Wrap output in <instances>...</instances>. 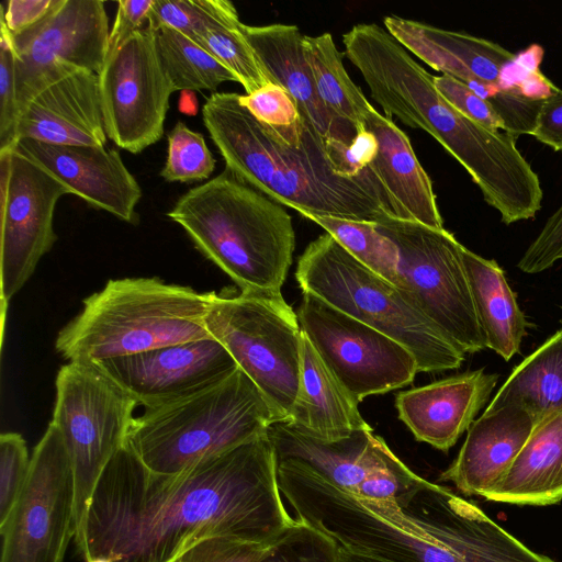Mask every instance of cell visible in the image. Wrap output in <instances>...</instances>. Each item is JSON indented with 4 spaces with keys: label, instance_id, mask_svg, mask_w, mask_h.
<instances>
[{
    "label": "cell",
    "instance_id": "1",
    "mask_svg": "<svg viewBox=\"0 0 562 562\" xmlns=\"http://www.w3.org/2000/svg\"><path fill=\"white\" fill-rule=\"evenodd\" d=\"M267 432L173 475L149 471L125 445L105 467L87 516L86 562H172L229 537L270 543L296 519L278 484Z\"/></svg>",
    "mask_w": 562,
    "mask_h": 562
},
{
    "label": "cell",
    "instance_id": "2",
    "mask_svg": "<svg viewBox=\"0 0 562 562\" xmlns=\"http://www.w3.org/2000/svg\"><path fill=\"white\" fill-rule=\"evenodd\" d=\"M239 95L215 92L202 109L204 125L226 169L237 178L305 217L374 224L394 217L386 192L370 166L356 176L340 173L312 125L300 148L280 143L240 103Z\"/></svg>",
    "mask_w": 562,
    "mask_h": 562
},
{
    "label": "cell",
    "instance_id": "3",
    "mask_svg": "<svg viewBox=\"0 0 562 562\" xmlns=\"http://www.w3.org/2000/svg\"><path fill=\"white\" fill-rule=\"evenodd\" d=\"M168 217L240 291L281 293L295 249L281 204L225 169L181 195Z\"/></svg>",
    "mask_w": 562,
    "mask_h": 562
},
{
    "label": "cell",
    "instance_id": "4",
    "mask_svg": "<svg viewBox=\"0 0 562 562\" xmlns=\"http://www.w3.org/2000/svg\"><path fill=\"white\" fill-rule=\"evenodd\" d=\"M213 293L158 278L109 280L82 301L55 349L69 362L94 363L212 337L205 317Z\"/></svg>",
    "mask_w": 562,
    "mask_h": 562
},
{
    "label": "cell",
    "instance_id": "5",
    "mask_svg": "<svg viewBox=\"0 0 562 562\" xmlns=\"http://www.w3.org/2000/svg\"><path fill=\"white\" fill-rule=\"evenodd\" d=\"M278 418L241 369L193 396L135 417L125 445L151 472L179 474L267 432Z\"/></svg>",
    "mask_w": 562,
    "mask_h": 562
},
{
    "label": "cell",
    "instance_id": "6",
    "mask_svg": "<svg viewBox=\"0 0 562 562\" xmlns=\"http://www.w3.org/2000/svg\"><path fill=\"white\" fill-rule=\"evenodd\" d=\"M295 277L303 292L402 344L414 355L419 372L453 370L464 361L465 353L400 288L360 263L329 234L306 247Z\"/></svg>",
    "mask_w": 562,
    "mask_h": 562
},
{
    "label": "cell",
    "instance_id": "7",
    "mask_svg": "<svg viewBox=\"0 0 562 562\" xmlns=\"http://www.w3.org/2000/svg\"><path fill=\"white\" fill-rule=\"evenodd\" d=\"M205 325L257 385L278 420L289 418L301 374L302 330L281 293H213Z\"/></svg>",
    "mask_w": 562,
    "mask_h": 562
},
{
    "label": "cell",
    "instance_id": "8",
    "mask_svg": "<svg viewBox=\"0 0 562 562\" xmlns=\"http://www.w3.org/2000/svg\"><path fill=\"white\" fill-rule=\"evenodd\" d=\"M52 423L64 439L75 482V544L83 548L89 506L108 463L125 446L137 402L94 363L69 362L56 376Z\"/></svg>",
    "mask_w": 562,
    "mask_h": 562
},
{
    "label": "cell",
    "instance_id": "9",
    "mask_svg": "<svg viewBox=\"0 0 562 562\" xmlns=\"http://www.w3.org/2000/svg\"><path fill=\"white\" fill-rule=\"evenodd\" d=\"M398 254L402 292L463 353L486 348L463 260L462 245L446 231L387 217L375 224Z\"/></svg>",
    "mask_w": 562,
    "mask_h": 562
},
{
    "label": "cell",
    "instance_id": "10",
    "mask_svg": "<svg viewBox=\"0 0 562 562\" xmlns=\"http://www.w3.org/2000/svg\"><path fill=\"white\" fill-rule=\"evenodd\" d=\"M296 314L302 333L358 404L408 385L419 372L402 344L308 292Z\"/></svg>",
    "mask_w": 562,
    "mask_h": 562
},
{
    "label": "cell",
    "instance_id": "11",
    "mask_svg": "<svg viewBox=\"0 0 562 562\" xmlns=\"http://www.w3.org/2000/svg\"><path fill=\"white\" fill-rule=\"evenodd\" d=\"M0 533V562H64L76 535L75 482L64 439L52 422L33 450L25 486Z\"/></svg>",
    "mask_w": 562,
    "mask_h": 562
},
{
    "label": "cell",
    "instance_id": "12",
    "mask_svg": "<svg viewBox=\"0 0 562 562\" xmlns=\"http://www.w3.org/2000/svg\"><path fill=\"white\" fill-rule=\"evenodd\" d=\"M267 435L277 464H300L360 498L398 504L423 480L373 430L324 440L305 434L289 420H278L269 426Z\"/></svg>",
    "mask_w": 562,
    "mask_h": 562
},
{
    "label": "cell",
    "instance_id": "13",
    "mask_svg": "<svg viewBox=\"0 0 562 562\" xmlns=\"http://www.w3.org/2000/svg\"><path fill=\"white\" fill-rule=\"evenodd\" d=\"M10 36L21 112L40 90L75 71L101 74L110 41L104 2L55 0L41 21Z\"/></svg>",
    "mask_w": 562,
    "mask_h": 562
},
{
    "label": "cell",
    "instance_id": "14",
    "mask_svg": "<svg viewBox=\"0 0 562 562\" xmlns=\"http://www.w3.org/2000/svg\"><path fill=\"white\" fill-rule=\"evenodd\" d=\"M99 90L105 133L116 146L137 154L162 137L175 89L154 30L143 27L108 54Z\"/></svg>",
    "mask_w": 562,
    "mask_h": 562
},
{
    "label": "cell",
    "instance_id": "15",
    "mask_svg": "<svg viewBox=\"0 0 562 562\" xmlns=\"http://www.w3.org/2000/svg\"><path fill=\"white\" fill-rule=\"evenodd\" d=\"M1 302L13 297L54 246V212L71 194L53 173L14 149L0 153Z\"/></svg>",
    "mask_w": 562,
    "mask_h": 562
},
{
    "label": "cell",
    "instance_id": "16",
    "mask_svg": "<svg viewBox=\"0 0 562 562\" xmlns=\"http://www.w3.org/2000/svg\"><path fill=\"white\" fill-rule=\"evenodd\" d=\"M94 364L145 409L193 396L238 369L229 352L213 337L109 358Z\"/></svg>",
    "mask_w": 562,
    "mask_h": 562
},
{
    "label": "cell",
    "instance_id": "17",
    "mask_svg": "<svg viewBox=\"0 0 562 562\" xmlns=\"http://www.w3.org/2000/svg\"><path fill=\"white\" fill-rule=\"evenodd\" d=\"M53 173L71 194L134 224L142 189L115 149L19 139L13 147Z\"/></svg>",
    "mask_w": 562,
    "mask_h": 562
},
{
    "label": "cell",
    "instance_id": "18",
    "mask_svg": "<svg viewBox=\"0 0 562 562\" xmlns=\"http://www.w3.org/2000/svg\"><path fill=\"white\" fill-rule=\"evenodd\" d=\"M22 138L104 147L99 75L75 71L34 94L20 112L16 143Z\"/></svg>",
    "mask_w": 562,
    "mask_h": 562
},
{
    "label": "cell",
    "instance_id": "19",
    "mask_svg": "<svg viewBox=\"0 0 562 562\" xmlns=\"http://www.w3.org/2000/svg\"><path fill=\"white\" fill-rule=\"evenodd\" d=\"M497 381L498 374L480 369L400 392L398 418L416 440L447 452L470 428Z\"/></svg>",
    "mask_w": 562,
    "mask_h": 562
},
{
    "label": "cell",
    "instance_id": "20",
    "mask_svg": "<svg viewBox=\"0 0 562 562\" xmlns=\"http://www.w3.org/2000/svg\"><path fill=\"white\" fill-rule=\"evenodd\" d=\"M243 32L269 78L290 93L303 119L322 136L326 147L349 145L357 130L331 114L322 102L305 56L304 35L297 26L244 24Z\"/></svg>",
    "mask_w": 562,
    "mask_h": 562
},
{
    "label": "cell",
    "instance_id": "21",
    "mask_svg": "<svg viewBox=\"0 0 562 562\" xmlns=\"http://www.w3.org/2000/svg\"><path fill=\"white\" fill-rule=\"evenodd\" d=\"M516 405L486 412L468 429L454 461L440 474L465 495L484 497L507 473L536 426Z\"/></svg>",
    "mask_w": 562,
    "mask_h": 562
},
{
    "label": "cell",
    "instance_id": "22",
    "mask_svg": "<svg viewBox=\"0 0 562 562\" xmlns=\"http://www.w3.org/2000/svg\"><path fill=\"white\" fill-rule=\"evenodd\" d=\"M364 126L378 142V154L369 166L386 192L393 216L442 229L431 180L406 134L373 106L364 117Z\"/></svg>",
    "mask_w": 562,
    "mask_h": 562
},
{
    "label": "cell",
    "instance_id": "23",
    "mask_svg": "<svg viewBox=\"0 0 562 562\" xmlns=\"http://www.w3.org/2000/svg\"><path fill=\"white\" fill-rule=\"evenodd\" d=\"M285 420L324 440L373 430L361 416L358 403L333 375L303 333L299 392Z\"/></svg>",
    "mask_w": 562,
    "mask_h": 562
},
{
    "label": "cell",
    "instance_id": "24",
    "mask_svg": "<svg viewBox=\"0 0 562 562\" xmlns=\"http://www.w3.org/2000/svg\"><path fill=\"white\" fill-rule=\"evenodd\" d=\"M484 498L530 506L562 501V411L533 427L507 473Z\"/></svg>",
    "mask_w": 562,
    "mask_h": 562
},
{
    "label": "cell",
    "instance_id": "25",
    "mask_svg": "<svg viewBox=\"0 0 562 562\" xmlns=\"http://www.w3.org/2000/svg\"><path fill=\"white\" fill-rule=\"evenodd\" d=\"M462 260L486 348L508 361L519 351L527 333L525 315L495 260L485 259L464 246Z\"/></svg>",
    "mask_w": 562,
    "mask_h": 562
},
{
    "label": "cell",
    "instance_id": "26",
    "mask_svg": "<svg viewBox=\"0 0 562 562\" xmlns=\"http://www.w3.org/2000/svg\"><path fill=\"white\" fill-rule=\"evenodd\" d=\"M516 405L538 424L562 411V329L519 363L486 412Z\"/></svg>",
    "mask_w": 562,
    "mask_h": 562
},
{
    "label": "cell",
    "instance_id": "27",
    "mask_svg": "<svg viewBox=\"0 0 562 562\" xmlns=\"http://www.w3.org/2000/svg\"><path fill=\"white\" fill-rule=\"evenodd\" d=\"M304 52L317 93L336 117L366 130L364 117L372 108L361 89L350 79L330 33L304 35Z\"/></svg>",
    "mask_w": 562,
    "mask_h": 562
},
{
    "label": "cell",
    "instance_id": "28",
    "mask_svg": "<svg viewBox=\"0 0 562 562\" xmlns=\"http://www.w3.org/2000/svg\"><path fill=\"white\" fill-rule=\"evenodd\" d=\"M158 53L175 91H215L236 76L205 48L168 27L156 31Z\"/></svg>",
    "mask_w": 562,
    "mask_h": 562
},
{
    "label": "cell",
    "instance_id": "29",
    "mask_svg": "<svg viewBox=\"0 0 562 562\" xmlns=\"http://www.w3.org/2000/svg\"><path fill=\"white\" fill-rule=\"evenodd\" d=\"M306 218L324 228L369 270L402 290L397 249L376 229L374 223L317 215Z\"/></svg>",
    "mask_w": 562,
    "mask_h": 562
},
{
    "label": "cell",
    "instance_id": "30",
    "mask_svg": "<svg viewBox=\"0 0 562 562\" xmlns=\"http://www.w3.org/2000/svg\"><path fill=\"white\" fill-rule=\"evenodd\" d=\"M238 14L210 27L196 42L237 78L246 94L271 83L243 32Z\"/></svg>",
    "mask_w": 562,
    "mask_h": 562
},
{
    "label": "cell",
    "instance_id": "31",
    "mask_svg": "<svg viewBox=\"0 0 562 562\" xmlns=\"http://www.w3.org/2000/svg\"><path fill=\"white\" fill-rule=\"evenodd\" d=\"M417 31L461 63L479 80L497 86L502 67L515 53L492 41L414 21Z\"/></svg>",
    "mask_w": 562,
    "mask_h": 562
},
{
    "label": "cell",
    "instance_id": "32",
    "mask_svg": "<svg viewBox=\"0 0 562 562\" xmlns=\"http://www.w3.org/2000/svg\"><path fill=\"white\" fill-rule=\"evenodd\" d=\"M239 101L277 140L294 148L302 146L311 124L282 87L271 82L250 94H240Z\"/></svg>",
    "mask_w": 562,
    "mask_h": 562
},
{
    "label": "cell",
    "instance_id": "33",
    "mask_svg": "<svg viewBox=\"0 0 562 562\" xmlns=\"http://www.w3.org/2000/svg\"><path fill=\"white\" fill-rule=\"evenodd\" d=\"M236 14L227 0H154L147 22L155 32L168 27L198 42L210 27Z\"/></svg>",
    "mask_w": 562,
    "mask_h": 562
},
{
    "label": "cell",
    "instance_id": "34",
    "mask_svg": "<svg viewBox=\"0 0 562 562\" xmlns=\"http://www.w3.org/2000/svg\"><path fill=\"white\" fill-rule=\"evenodd\" d=\"M215 159L201 133L179 121L168 134V156L160 176L168 182H190L210 178Z\"/></svg>",
    "mask_w": 562,
    "mask_h": 562
},
{
    "label": "cell",
    "instance_id": "35",
    "mask_svg": "<svg viewBox=\"0 0 562 562\" xmlns=\"http://www.w3.org/2000/svg\"><path fill=\"white\" fill-rule=\"evenodd\" d=\"M258 562H341L340 547L331 537L296 519Z\"/></svg>",
    "mask_w": 562,
    "mask_h": 562
},
{
    "label": "cell",
    "instance_id": "36",
    "mask_svg": "<svg viewBox=\"0 0 562 562\" xmlns=\"http://www.w3.org/2000/svg\"><path fill=\"white\" fill-rule=\"evenodd\" d=\"M31 457L24 438L18 432L0 436V527L9 519L25 486Z\"/></svg>",
    "mask_w": 562,
    "mask_h": 562
},
{
    "label": "cell",
    "instance_id": "37",
    "mask_svg": "<svg viewBox=\"0 0 562 562\" xmlns=\"http://www.w3.org/2000/svg\"><path fill=\"white\" fill-rule=\"evenodd\" d=\"M19 115L15 55L10 32L0 21V153L15 146Z\"/></svg>",
    "mask_w": 562,
    "mask_h": 562
},
{
    "label": "cell",
    "instance_id": "38",
    "mask_svg": "<svg viewBox=\"0 0 562 562\" xmlns=\"http://www.w3.org/2000/svg\"><path fill=\"white\" fill-rule=\"evenodd\" d=\"M272 543L213 537L195 543L172 562H258Z\"/></svg>",
    "mask_w": 562,
    "mask_h": 562
},
{
    "label": "cell",
    "instance_id": "39",
    "mask_svg": "<svg viewBox=\"0 0 562 562\" xmlns=\"http://www.w3.org/2000/svg\"><path fill=\"white\" fill-rule=\"evenodd\" d=\"M434 83L440 94L459 112L493 131H504L505 122L491 102L475 94L468 86L448 76H435Z\"/></svg>",
    "mask_w": 562,
    "mask_h": 562
},
{
    "label": "cell",
    "instance_id": "40",
    "mask_svg": "<svg viewBox=\"0 0 562 562\" xmlns=\"http://www.w3.org/2000/svg\"><path fill=\"white\" fill-rule=\"evenodd\" d=\"M559 260H562V203L528 246L517 266L522 272L538 273Z\"/></svg>",
    "mask_w": 562,
    "mask_h": 562
},
{
    "label": "cell",
    "instance_id": "41",
    "mask_svg": "<svg viewBox=\"0 0 562 562\" xmlns=\"http://www.w3.org/2000/svg\"><path fill=\"white\" fill-rule=\"evenodd\" d=\"M154 0H121L116 19L110 32L109 53L114 52L135 32L142 30L148 19ZM108 53V54H109Z\"/></svg>",
    "mask_w": 562,
    "mask_h": 562
},
{
    "label": "cell",
    "instance_id": "42",
    "mask_svg": "<svg viewBox=\"0 0 562 562\" xmlns=\"http://www.w3.org/2000/svg\"><path fill=\"white\" fill-rule=\"evenodd\" d=\"M532 136L555 151H562V90L541 102Z\"/></svg>",
    "mask_w": 562,
    "mask_h": 562
},
{
    "label": "cell",
    "instance_id": "43",
    "mask_svg": "<svg viewBox=\"0 0 562 562\" xmlns=\"http://www.w3.org/2000/svg\"><path fill=\"white\" fill-rule=\"evenodd\" d=\"M55 0H9L0 7V21L12 34L20 33L41 21Z\"/></svg>",
    "mask_w": 562,
    "mask_h": 562
},
{
    "label": "cell",
    "instance_id": "44",
    "mask_svg": "<svg viewBox=\"0 0 562 562\" xmlns=\"http://www.w3.org/2000/svg\"><path fill=\"white\" fill-rule=\"evenodd\" d=\"M558 87L540 70L530 74L518 87L517 94L532 101H543L549 98Z\"/></svg>",
    "mask_w": 562,
    "mask_h": 562
},
{
    "label": "cell",
    "instance_id": "45",
    "mask_svg": "<svg viewBox=\"0 0 562 562\" xmlns=\"http://www.w3.org/2000/svg\"><path fill=\"white\" fill-rule=\"evenodd\" d=\"M544 50L538 44H531L528 48L515 55V60L530 72H536L543 59Z\"/></svg>",
    "mask_w": 562,
    "mask_h": 562
},
{
    "label": "cell",
    "instance_id": "46",
    "mask_svg": "<svg viewBox=\"0 0 562 562\" xmlns=\"http://www.w3.org/2000/svg\"><path fill=\"white\" fill-rule=\"evenodd\" d=\"M340 561L341 562H384L381 560H376L374 558H370V557H367L363 554H359V553L349 551L341 547H340Z\"/></svg>",
    "mask_w": 562,
    "mask_h": 562
},
{
    "label": "cell",
    "instance_id": "47",
    "mask_svg": "<svg viewBox=\"0 0 562 562\" xmlns=\"http://www.w3.org/2000/svg\"><path fill=\"white\" fill-rule=\"evenodd\" d=\"M562 322V321H561Z\"/></svg>",
    "mask_w": 562,
    "mask_h": 562
}]
</instances>
